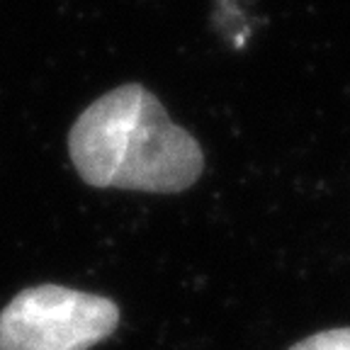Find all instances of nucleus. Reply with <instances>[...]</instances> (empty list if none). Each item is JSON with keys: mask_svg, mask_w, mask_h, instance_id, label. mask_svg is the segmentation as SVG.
<instances>
[{"mask_svg": "<svg viewBox=\"0 0 350 350\" xmlns=\"http://www.w3.org/2000/svg\"><path fill=\"white\" fill-rule=\"evenodd\" d=\"M290 350H350V328H331L299 340Z\"/></svg>", "mask_w": 350, "mask_h": 350, "instance_id": "3", "label": "nucleus"}, {"mask_svg": "<svg viewBox=\"0 0 350 350\" xmlns=\"http://www.w3.org/2000/svg\"><path fill=\"white\" fill-rule=\"evenodd\" d=\"M68 153L93 187L180 192L202 175L200 144L139 83L105 93L73 122Z\"/></svg>", "mask_w": 350, "mask_h": 350, "instance_id": "1", "label": "nucleus"}, {"mask_svg": "<svg viewBox=\"0 0 350 350\" xmlns=\"http://www.w3.org/2000/svg\"><path fill=\"white\" fill-rule=\"evenodd\" d=\"M117 323L120 306L107 297L37 284L0 312V350H90Z\"/></svg>", "mask_w": 350, "mask_h": 350, "instance_id": "2", "label": "nucleus"}]
</instances>
